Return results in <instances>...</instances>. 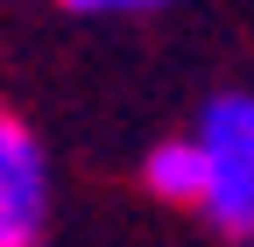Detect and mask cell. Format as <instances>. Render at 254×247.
Wrapping results in <instances>:
<instances>
[{
	"mask_svg": "<svg viewBox=\"0 0 254 247\" xmlns=\"http://www.w3.org/2000/svg\"><path fill=\"white\" fill-rule=\"evenodd\" d=\"M43 233H50V156L21 120H7L0 127V247H43Z\"/></svg>",
	"mask_w": 254,
	"mask_h": 247,
	"instance_id": "obj_2",
	"label": "cell"
},
{
	"mask_svg": "<svg viewBox=\"0 0 254 247\" xmlns=\"http://www.w3.org/2000/svg\"><path fill=\"white\" fill-rule=\"evenodd\" d=\"M0 127H7V113H0Z\"/></svg>",
	"mask_w": 254,
	"mask_h": 247,
	"instance_id": "obj_5",
	"label": "cell"
},
{
	"mask_svg": "<svg viewBox=\"0 0 254 247\" xmlns=\"http://www.w3.org/2000/svg\"><path fill=\"white\" fill-rule=\"evenodd\" d=\"M190 141L205 156V226L226 240H254V92L205 99Z\"/></svg>",
	"mask_w": 254,
	"mask_h": 247,
	"instance_id": "obj_1",
	"label": "cell"
},
{
	"mask_svg": "<svg viewBox=\"0 0 254 247\" xmlns=\"http://www.w3.org/2000/svg\"><path fill=\"white\" fill-rule=\"evenodd\" d=\"M71 14H155V7H170V0H64Z\"/></svg>",
	"mask_w": 254,
	"mask_h": 247,
	"instance_id": "obj_4",
	"label": "cell"
},
{
	"mask_svg": "<svg viewBox=\"0 0 254 247\" xmlns=\"http://www.w3.org/2000/svg\"><path fill=\"white\" fill-rule=\"evenodd\" d=\"M141 191L155 205H177V212H198L205 205V156L190 134H170L141 156Z\"/></svg>",
	"mask_w": 254,
	"mask_h": 247,
	"instance_id": "obj_3",
	"label": "cell"
}]
</instances>
